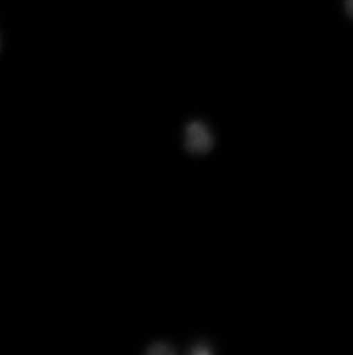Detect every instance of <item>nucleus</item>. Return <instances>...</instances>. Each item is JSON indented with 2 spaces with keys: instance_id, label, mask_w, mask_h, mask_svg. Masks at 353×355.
<instances>
[{
  "instance_id": "obj_1",
  "label": "nucleus",
  "mask_w": 353,
  "mask_h": 355,
  "mask_svg": "<svg viewBox=\"0 0 353 355\" xmlns=\"http://www.w3.org/2000/svg\"><path fill=\"white\" fill-rule=\"evenodd\" d=\"M213 144L215 141L212 134L203 122L193 121L187 124L185 129V146L190 153L207 155L212 150Z\"/></svg>"
},
{
  "instance_id": "obj_3",
  "label": "nucleus",
  "mask_w": 353,
  "mask_h": 355,
  "mask_svg": "<svg viewBox=\"0 0 353 355\" xmlns=\"http://www.w3.org/2000/svg\"><path fill=\"white\" fill-rule=\"evenodd\" d=\"M190 354L193 355H208L211 354V349H208L207 346L197 345L190 349Z\"/></svg>"
},
{
  "instance_id": "obj_4",
  "label": "nucleus",
  "mask_w": 353,
  "mask_h": 355,
  "mask_svg": "<svg viewBox=\"0 0 353 355\" xmlns=\"http://www.w3.org/2000/svg\"><path fill=\"white\" fill-rule=\"evenodd\" d=\"M345 10L353 19V0H345Z\"/></svg>"
},
{
  "instance_id": "obj_2",
  "label": "nucleus",
  "mask_w": 353,
  "mask_h": 355,
  "mask_svg": "<svg viewBox=\"0 0 353 355\" xmlns=\"http://www.w3.org/2000/svg\"><path fill=\"white\" fill-rule=\"evenodd\" d=\"M147 354L160 355V354H174V351L171 345L167 343H155L153 345H150L146 351Z\"/></svg>"
}]
</instances>
